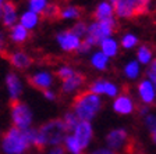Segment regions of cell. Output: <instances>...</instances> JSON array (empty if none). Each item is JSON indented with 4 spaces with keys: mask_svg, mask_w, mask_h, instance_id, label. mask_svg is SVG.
<instances>
[{
    "mask_svg": "<svg viewBox=\"0 0 156 154\" xmlns=\"http://www.w3.org/2000/svg\"><path fill=\"white\" fill-rule=\"evenodd\" d=\"M146 75L149 77V82L152 84L153 86V90H155V93H156V72H149V71H146Z\"/></svg>",
    "mask_w": 156,
    "mask_h": 154,
    "instance_id": "36",
    "label": "cell"
},
{
    "mask_svg": "<svg viewBox=\"0 0 156 154\" xmlns=\"http://www.w3.org/2000/svg\"><path fill=\"white\" fill-rule=\"evenodd\" d=\"M73 74H74V71H73L71 68H68V67H63L62 70H58L57 72H56V75H57L58 78H62L63 80L67 79V78H70Z\"/></svg>",
    "mask_w": 156,
    "mask_h": 154,
    "instance_id": "31",
    "label": "cell"
},
{
    "mask_svg": "<svg viewBox=\"0 0 156 154\" xmlns=\"http://www.w3.org/2000/svg\"><path fill=\"white\" fill-rule=\"evenodd\" d=\"M46 7V0H29V10L35 14H41Z\"/></svg>",
    "mask_w": 156,
    "mask_h": 154,
    "instance_id": "27",
    "label": "cell"
},
{
    "mask_svg": "<svg viewBox=\"0 0 156 154\" xmlns=\"http://www.w3.org/2000/svg\"><path fill=\"white\" fill-rule=\"evenodd\" d=\"M87 29H88L87 24L82 22V21H80V22L75 24L71 29H68V32L71 33V35L77 36V38H80V36H84L85 33H87Z\"/></svg>",
    "mask_w": 156,
    "mask_h": 154,
    "instance_id": "25",
    "label": "cell"
},
{
    "mask_svg": "<svg viewBox=\"0 0 156 154\" xmlns=\"http://www.w3.org/2000/svg\"><path fill=\"white\" fill-rule=\"evenodd\" d=\"M29 36H31V32H29L27 28H24L21 24H20V25H14L13 28H11V32H10V39H11L13 42L18 43V45L27 42L29 39Z\"/></svg>",
    "mask_w": 156,
    "mask_h": 154,
    "instance_id": "15",
    "label": "cell"
},
{
    "mask_svg": "<svg viewBox=\"0 0 156 154\" xmlns=\"http://www.w3.org/2000/svg\"><path fill=\"white\" fill-rule=\"evenodd\" d=\"M7 60L11 63V65L21 71H25L27 68H29L34 64V58L29 54H27L25 51H13L9 53Z\"/></svg>",
    "mask_w": 156,
    "mask_h": 154,
    "instance_id": "7",
    "label": "cell"
},
{
    "mask_svg": "<svg viewBox=\"0 0 156 154\" xmlns=\"http://www.w3.org/2000/svg\"><path fill=\"white\" fill-rule=\"evenodd\" d=\"M3 3L4 0H0V18H2V11H3Z\"/></svg>",
    "mask_w": 156,
    "mask_h": 154,
    "instance_id": "41",
    "label": "cell"
},
{
    "mask_svg": "<svg viewBox=\"0 0 156 154\" xmlns=\"http://www.w3.org/2000/svg\"><path fill=\"white\" fill-rule=\"evenodd\" d=\"M113 108H114V111L119 112V114H130L134 110V104L128 96L121 94V96H119L117 100L114 101Z\"/></svg>",
    "mask_w": 156,
    "mask_h": 154,
    "instance_id": "14",
    "label": "cell"
},
{
    "mask_svg": "<svg viewBox=\"0 0 156 154\" xmlns=\"http://www.w3.org/2000/svg\"><path fill=\"white\" fill-rule=\"evenodd\" d=\"M74 139L77 140L78 146L82 149H85L88 146V143H89V140H91L92 138V126L89 122H85V121H80V124H78L77 126H75L74 129Z\"/></svg>",
    "mask_w": 156,
    "mask_h": 154,
    "instance_id": "6",
    "label": "cell"
},
{
    "mask_svg": "<svg viewBox=\"0 0 156 154\" xmlns=\"http://www.w3.org/2000/svg\"><path fill=\"white\" fill-rule=\"evenodd\" d=\"M127 140H128V133H127L126 129H114V131H112L110 133L106 136L107 146H109L112 150H119V149H121L124 145H127L126 143Z\"/></svg>",
    "mask_w": 156,
    "mask_h": 154,
    "instance_id": "8",
    "label": "cell"
},
{
    "mask_svg": "<svg viewBox=\"0 0 156 154\" xmlns=\"http://www.w3.org/2000/svg\"><path fill=\"white\" fill-rule=\"evenodd\" d=\"M50 154H66V149L63 147L62 145H58V146H56L52 151H50Z\"/></svg>",
    "mask_w": 156,
    "mask_h": 154,
    "instance_id": "37",
    "label": "cell"
},
{
    "mask_svg": "<svg viewBox=\"0 0 156 154\" xmlns=\"http://www.w3.org/2000/svg\"><path fill=\"white\" fill-rule=\"evenodd\" d=\"M66 149L70 150L73 154H82L81 153V147L78 146L77 140L74 139V136H66Z\"/></svg>",
    "mask_w": 156,
    "mask_h": 154,
    "instance_id": "24",
    "label": "cell"
},
{
    "mask_svg": "<svg viewBox=\"0 0 156 154\" xmlns=\"http://www.w3.org/2000/svg\"><path fill=\"white\" fill-rule=\"evenodd\" d=\"M0 146L4 154H23L29 149L31 143L25 136V132L13 126L2 135Z\"/></svg>",
    "mask_w": 156,
    "mask_h": 154,
    "instance_id": "3",
    "label": "cell"
},
{
    "mask_svg": "<svg viewBox=\"0 0 156 154\" xmlns=\"http://www.w3.org/2000/svg\"><path fill=\"white\" fill-rule=\"evenodd\" d=\"M94 18L96 19L98 22L113 18V9H112V6L109 3H101L96 7V10H95Z\"/></svg>",
    "mask_w": 156,
    "mask_h": 154,
    "instance_id": "18",
    "label": "cell"
},
{
    "mask_svg": "<svg viewBox=\"0 0 156 154\" xmlns=\"http://www.w3.org/2000/svg\"><path fill=\"white\" fill-rule=\"evenodd\" d=\"M0 56L4 58H7L9 56V51L6 50V40H4L3 33H0Z\"/></svg>",
    "mask_w": 156,
    "mask_h": 154,
    "instance_id": "33",
    "label": "cell"
},
{
    "mask_svg": "<svg viewBox=\"0 0 156 154\" xmlns=\"http://www.w3.org/2000/svg\"><path fill=\"white\" fill-rule=\"evenodd\" d=\"M85 79H87V77H85L84 74H81V72H74L70 78L63 80V86H62L63 93H70V92L75 90L77 87H80L84 84Z\"/></svg>",
    "mask_w": 156,
    "mask_h": 154,
    "instance_id": "12",
    "label": "cell"
},
{
    "mask_svg": "<svg viewBox=\"0 0 156 154\" xmlns=\"http://www.w3.org/2000/svg\"><path fill=\"white\" fill-rule=\"evenodd\" d=\"M91 47H92V46L89 45V43H88L87 40L84 39L82 42H80V45H78V49H77V50L81 51V53H87V51H89V49H91Z\"/></svg>",
    "mask_w": 156,
    "mask_h": 154,
    "instance_id": "34",
    "label": "cell"
},
{
    "mask_svg": "<svg viewBox=\"0 0 156 154\" xmlns=\"http://www.w3.org/2000/svg\"><path fill=\"white\" fill-rule=\"evenodd\" d=\"M151 0H113V10L120 18L134 19L148 13Z\"/></svg>",
    "mask_w": 156,
    "mask_h": 154,
    "instance_id": "4",
    "label": "cell"
},
{
    "mask_svg": "<svg viewBox=\"0 0 156 154\" xmlns=\"http://www.w3.org/2000/svg\"><path fill=\"white\" fill-rule=\"evenodd\" d=\"M28 84L38 90H48L49 86L52 85V75L48 72H39V74L28 77Z\"/></svg>",
    "mask_w": 156,
    "mask_h": 154,
    "instance_id": "9",
    "label": "cell"
},
{
    "mask_svg": "<svg viewBox=\"0 0 156 154\" xmlns=\"http://www.w3.org/2000/svg\"><path fill=\"white\" fill-rule=\"evenodd\" d=\"M89 92H92L94 94H102L105 93L103 92V80H95L94 84L89 86Z\"/></svg>",
    "mask_w": 156,
    "mask_h": 154,
    "instance_id": "29",
    "label": "cell"
},
{
    "mask_svg": "<svg viewBox=\"0 0 156 154\" xmlns=\"http://www.w3.org/2000/svg\"><path fill=\"white\" fill-rule=\"evenodd\" d=\"M102 45V50H103V54L106 57H112V56H116L117 53V43L114 42L113 39L106 38L105 40L101 42Z\"/></svg>",
    "mask_w": 156,
    "mask_h": 154,
    "instance_id": "20",
    "label": "cell"
},
{
    "mask_svg": "<svg viewBox=\"0 0 156 154\" xmlns=\"http://www.w3.org/2000/svg\"><path fill=\"white\" fill-rule=\"evenodd\" d=\"M60 13H62V9L58 7V4L56 3H49L46 4V7L43 9V11L41 13V17L42 19H48V21H57V19H62L60 17Z\"/></svg>",
    "mask_w": 156,
    "mask_h": 154,
    "instance_id": "17",
    "label": "cell"
},
{
    "mask_svg": "<svg viewBox=\"0 0 156 154\" xmlns=\"http://www.w3.org/2000/svg\"><path fill=\"white\" fill-rule=\"evenodd\" d=\"M63 122H64V125H66V128H67V131H74L75 126L80 124V119H78V117L75 115L74 112H68V114H66Z\"/></svg>",
    "mask_w": 156,
    "mask_h": 154,
    "instance_id": "22",
    "label": "cell"
},
{
    "mask_svg": "<svg viewBox=\"0 0 156 154\" xmlns=\"http://www.w3.org/2000/svg\"><path fill=\"white\" fill-rule=\"evenodd\" d=\"M136 42H138V39L134 35H126L123 38V47L130 49V47H133V46H135Z\"/></svg>",
    "mask_w": 156,
    "mask_h": 154,
    "instance_id": "30",
    "label": "cell"
},
{
    "mask_svg": "<svg viewBox=\"0 0 156 154\" xmlns=\"http://www.w3.org/2000/svg\"><path fill=\"white\" fill-rule=\"evenodd\" d=\"M138 71H140L138 64H136L135 61H133V63H130V64L126 67V75L130 78H135L136 75H138Z\"/></svg>",
    "mask_w": 156,
    "mask_h": 154,
    "instance_id": "28",
    "label": "cell"
},
{
    "mask_svg": "<svg viewBox=\"0 0 156 154\" xmlns=\"http://www.w3.org/2000/svg\"><path fill=\"white\" fill-rule=\"evenodd\" d=\"M101 99L98 94H94L89 90H82L81 93H78L73 100V108L74 114L78 117L80 121L89 122L96 112L101 110Z\"/></svg>",
    "mask_w": 156,
    "mask_h": 154,
    "instance_id": "2",
    "label": "cell"
},
{
    "mask_svg": "<svg viewBox=\"0 0 156 154\" xmlns=\"http://www.w3.org/2000/svg\"><path fill=\"white\" fill-rule=\"evenodd\" d=\"M92 64H94V67L98 68V70H105L107 65V57L103 53H96V54L92 57Z\"/></svg>",
    "mask_w": 156,
    "mask_h": 154,
    "instance_id": "23",
    "label": "cell"
},
{
    "mask_svg": "<svg viewBox=\"0 0 156 154\" xmlns=\"http://www.w3.org/2000/svg\"><path fill=\"white\" fill-rule=\"evenodd\" d=\"M151 138H152V140L155 142V145H156V128L153 131H151Z\"/></svg>",
    "mask_w": 156,
    "mask_h": 154,
    "instance_id": "40",
    "label": "cell"
},
{
    "mask_svg": "<svg viewBox=\"0 0 156 154\" xmlns=\"http://www.w3.org/2000/svg\"><path fill=\"white\" fill-rule=\"evenodd\" d=\"M67 132L68 131L63 119L56 118L52 121H48L36 129V138L32 145L39 151H43L46 146H58L66 139Z\"/></svg>",
    "mask_w": 156,
    "mask_h": 154,
    "instance_id": "1",
    "label": "cell"
},
{
    "mask_svg": "<svg viewBox=\"0 0 156 154\" xmlns=\"http://www.w3.org/2000/svg\"><path fill=\"white\" fill-rule=\"evenodd\" d=\"M138 92H140L141 99L146 104L152 103L153 99H155V90H153V86L149 80H141L140 85H138Z\"/></svg>",
    "mask_w": 156,
    "mask_h": 154,
    "instance_id": "16",
    "label": "cell"
},
{
    "mask_svg": "<svg viewBox=\"0 0 156 154\" xmlns=\"http://www.w3.org/2000/svg\"><path fill=\"white\" fill-rule=\"evenodd\" d=\"M2 18H3V25L6 28L14 26L17 21V7L11 0H7L3 3V11H2Z\"/></svg>",
    "mask_w": 156,
    "mask_h": 154,
    "instance_id": "10",
    "label": "cell"
},
{
    "mask_svg": "<svg viewBox=\"0 0 156 154\" xmlns=\"http://www.w3.org/2000/svg\"><path fill=\"white\" fill-rule=\"evenodd\" d=\"M43 94H45V97L46 99H49V100H55L56 99V96H55V93H52L50 90H43Z\"/></svg>",
    "mask_w": 156,
    "mask_h": 154,
    "instance_id": "38",
    "label": "cell"
},
{
    "mask_svg": "<svg viewBox=\"0 0 156 154\" xmlns=\"http://www.w3.org/2000/svg\"><path fill=\"white\" fill-rule=\"evenodd\" d=\"M103 92L109 96H116L117 94V87L110 82H103Z\"/></svg>",
    "mask_w": 156,
    "mask_h": 154,
    "instance_id": "32",
    "label": "cell"
},
{
    "mask_svg": "<svg viewBox=\"0 0 156 154\" xmlns=\"http://www.w3.org/2000/svg\"><path fill=\"white\" fill-rule=\"evenodd\" d=\"M84 13V9L78 6H68L66 9H62L60 17L62 18H80Z\"/></svg>",
    "mask_w": 156,
    "mask_h": 154,
    "instance_id": "19",
    "label": "cell"
},
{
    "mask_svg": "<svg viewBox=\"0 0 156 154\" xmlns=\"http://www.w3.org/2000/svg\"><path fill=\"white\" fill-rule=\"evenodd\" d=\"M92 154H117V153H114V151H112V150H106V149H102V150L94 151Z\"/></svg>",
    "mask_w": 156,
    "mask_h": 154,
    "instance_id": "39",
    "label": "cell"
},
{
    "mask_svg": "<svg viewBox=\"0 0 156 154\" xmlns=\"http://www.w3.org/2000/svg\"><path fill=\"white\" fill-rule=\"evenodd\" d=\"M152 57V50H151L148 46H141L140 50H138V58L142 64H148V61Z\"/></svg>",
    "mask_w": 156,
    "mask_h": 154,
    "instance_id": "26",
    "label": "cell"
},
{
    "mask_svg": "<svg viewBox=\"0 0 156 154\" xmlns=\"http://www.w3.org/2000/svg\"><path fill=\"white\" fill-rule=\"evenodd\" d=\"M10 108H11V118L13 126L20 131H25L32 124V112L25 103L20 101L18 99L10 100Z\"/></svg>",
    "mask_w": 156,
    "mask_h": 154,
    "instance_id": "5",
    "label": "cell"
},
{
    "mask_svg": "<svg viewBox=\"0 0 156 154\" xmlns=\"http://www.w3.org/2000/svg\"><path fill=\"white\" fill-rule=\"evenodd\" d=\"M146 125H148V128H149L151 131H153V129L156 128V117L155 115L146 117Z\"/></svg>",
    "mask_w": 156,
    "mask_h": 154,
    "instance_id": "35",
    "label": "cell"
},
{
    "mask_svg": "<svg viewBox=\"0 0 156 154\" xmlns=\"http://www.w3.org/2000/svg\"><path fill=\"white\" fill-rule=\"evenodd\" d=\"M57 40H58V43H60V46H62L66 51H70V53L77 50L78 45H80V38L71 35L68 31H64L63 33H60V35L57 36Z\"/></svg>",
    "mask_w": 156,
    "mask_h": 154,
    "instance_id": "11",
    "label": "cell"
},
{
    "mask_svg": "<svg viewBox=\"0 0 156 154\" xmlns=\"http://www.w3.org/2000/svg\"><path fill=\"white\" fill-rule=\"evenodd\" d=\"M38 24V14L32 13V11H27L25 14L21 15V25L27 29H31Z\"/></svg>",
    "mask_w": 156,
    "mask_h": 154,
    "instance_id": "21",
    "label": "cell"
},
{
    "mask_svg": "<svg viewBox=\"0 0 156 154\" xmlns=\"http://www.w3.org/2000/svg\"><path fill=\"white\" fill-rule=\"evenodd\" d=\"M110 2H113V0H110Z\"/></svg>",
    "mask_w": 156,
    "mask_h": 154,
    "instance_id": "42",
    "label": "cell"
},
{
    "mask_svg": "<svg viewBox=\"0 0 156 154\" xmlns=\"http://www.w3.org/2000/svg\"><path fill=\"white\" fill-rule=\"evenodd\" d=\"M6 85L10 92V100L18 99L21 92H23V86H21L20 78L16 74H13V72H9L6 77Z\"/></svg>",
    "mask_w": 156,
    "mask_h": 154,
    "instance_id": "13",
    "label": "cell"
}]
</instances>
